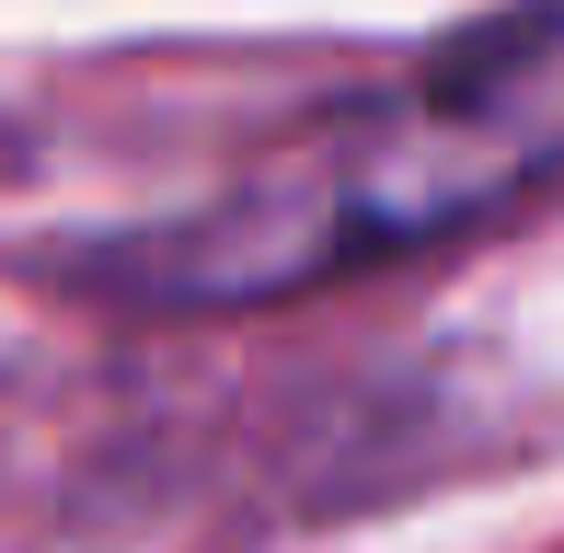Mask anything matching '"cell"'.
<instances>
[{
	"mask_svg": "<svg viewBox=\"0 0 564 553\" xmlns=\"http://www.w3.org/2000/svg\"><path fill=\"white\" fill-rule=\"evenodd\" d=\"M553 162H564V0H530L392 116L312 139L300 162L253 173L185 231L116 242L105 276L127 300H289L335 265L415 254L460 219L507 208Z\"/></svg>",
	"mask_w": 564,
	"mask_h": 553,
	"instance_id": "6da1fadb",
	"label": "cell"
}]
</instances>
